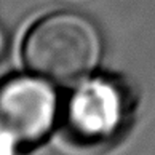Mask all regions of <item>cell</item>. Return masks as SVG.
Returning a JSON list of instances; mask_svg holds the SVG:
<instances>
[{"label":"cell","mask_w":155,"mask_h":155,"mask_svg":"<svg viewBox=\"0 0 155 155\" xmlns=\"http://www.w3.org/2000/svg\"><path fill=\"white\" fill-rule=\"evenodd\" d=\"M5 48H7V37H5V32L0 29V56L3 54Z\"/></svg>","instance_id":"obj_4"},{"label":"cell","mask_w":155,"mask_h":155,"mask_svg":"<svg viewBox=\"0 0 155 155\" xmlns=\"http://www.w3.org/2000/svg\"><path fill=\"white\" fill-rule=\"evenodd\" d=\"M123 115V96L115 83L94 78L82 85L69 102V128L80 141L96 142L117 131Z\"/></svg>","instance_id":"obj_3"},{"label":"cell","mask_w":155,"mask_h":155,"mask_svg":"<svg viewBox=\"0 0 155 155\" xmlns=\"http://www.w3.org/2000/svg\"><path fill=\"white\" fill-rule=\"evenodd\" d=\"M101 53L93 21L77 11H54L32 24L22 43V58L32 74L69 83L87 77Z\"/></svg>","instance_id":"obj_1"},{"label":"cell","mask_w":155,"mask_h":155,"mask_svg":"<svg viewBox=\"0 0 155 155\" xmlns=\"http://www.w3.org/2000/svg\"><path fill=\"white\" fill-rule=\"evenodd\" d=\"M48 82L35 74L0 82V155L37 144L53 128L58 96Z\"/></svg>","instance_id":"obj_2"}]
</instances>
